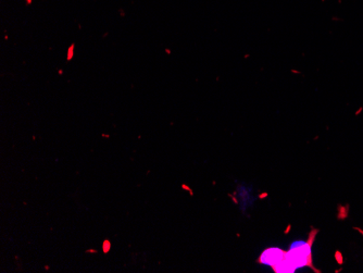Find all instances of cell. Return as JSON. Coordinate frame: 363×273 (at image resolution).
<instances>
[{"mask_svg":"<svg viewBox=\"0 0 363 273\" xmlns=\"http://www.w3.org/2000/svg\"><path fill=\"white\" fill-rule=\"evenodd\" d=\"M311 245L307 242L298 240V242L291 244L289 252H285L284 260L295 272L297 269L311 266Z\"/></svg>","mask_w":363,"mask_h":273,"instance_id":"6da1fadb","label":"cell"},{"mask_svg":"<svg viewBox=\"0 0 363 273\" xmlns=\"http://www.w3.org/2000/svg\"><path fill=\"white\" fill-rule=\"evenodd\" d=\"M284 258L285 252H283L282 250H279V248H269V250H264L263 254L261 255L260 262L261 264L274 268L279 262L284 260Z\"/></svg>","mask_w":363,"mask_h":273,"instance_id":"7a4b0ae2","label":"cell"}]
</instances>
